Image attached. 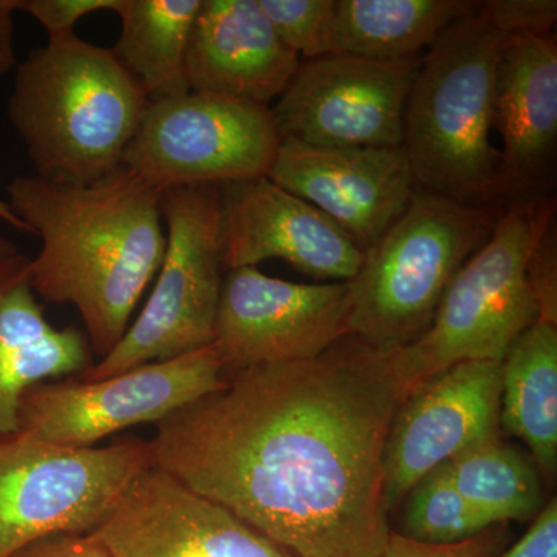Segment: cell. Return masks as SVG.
I'll return each instance as SVG.
<instances>
[{"instance_id":"cell-20","label":"cell","mask_w":557,"mask_h":557,"mask_svg":"<svg viewBox=\"0 0 557 557\" xmlns=\"http://www.w3.org/2000/svg\"><path fill=\"white\" fill-rule=\"evenodd\" d=\"M498 429L522 440L541 478L557 475V322L537 319L502 361Z\"/></svg>"},{"instance_id":"cell-30","label":"cell","mask_w":557,"mask_h":557,"mask_svg":"<svg viewBox=\"0 0 557 557\" xmlns=\"http://www.w3.org/2000/svg\"><path fill=\"white\" fill-rule=\"evenodd\" d=\"M496 557H557V504L548 502L516 544Z\"/></svg>"},{"instance_id":"cell-29","label":"cell","mask_w":557,"mask_h":557,"mask_svg":"<svg viewBox=\"0 0 557 557\" xmlns=\"http://www.w3.org/2000/svg\"><path fill=\"white\" fill-rule=\"evenodd\" d=\"M555 219L539 237L527 273L539 307V319L557 322V263Z\"/></svg>"},{"instance_id":"cell-21","label":"cell","mask_w":557,"mask_h":557,"mask_svg":"<svg viewBox=\"0 0 557 557\" xmlns=\"http://www.w3.org/2000/svg\"><path fill=\"white\" fill-rule=\"evenodd\" d=\"M480 5L468 0H336L333 54L420 58L446 28Z\"/></svg>"},{"instance_id":"cell-23","label":"cell","mask_w":557,"mask_h":557,"mask_svg":"<svg viewBox=\"0 0 557 557\" xmlns=\"http://www.w3.org/2000/svg\"><path fill=\"white\" fill-rule=\"evenodd\" d=\"M442 467L491 525L533 520L544 508L541 472L533 458L500 434L480 440Z\"/></svg>"},{"instance_id":"cell-3","label":"cell","mask_w":557,"mask_h":557,"mask_svg":"<svg viewBox=\"0 0 557 557\" xmlns=\"http://www.w3.org/2000/svg\"><path fill=\"white\" fill-rule=\"evenodd\" d=\"M149 102L112 49L75 33L16 65L9 120L35 175L89 183L123 166Z\"/></svg>"},{"instance_id":"cell-11","label":"cell","mask_w":557,"mask_h":557,"mask_svg":"<svg viewBox=\"0 0 557 557\" xmlns=\"http://www.w3.org/2000/svg\"><path fill=\"white\" fill-rule=\"evenodd\" d=\"M420 62L344 53L300 61L270 108L278 138L319 148H399Z\"/></svg>"},{"instance_id":"cell-31","label":"cell","mask_w":557,"mask_h":557,"mask_svg":"<svg viewBox=\"0 0 557 557\" xmlns=\"http://www.w3.org/2000/svg\"><path fill=\"white\" fill-rule=\"evenodd\" d=\"M11 557H110L91 533H60L39 539Z\"/></svg>"},{"instance_id":"cell-33","label":"cell","mask_w":557,"mask_h":557,"mask_svg":"<svg viewBox=\"0 0 557 557\" xmlns=\"http://www.w3.org/2000/svg\"><path fill=\"white\" fill-rule=\"evenodd\" d=\"M28 260L30 258L3 231V222L0 220V284L24 274L28 269Z\"/></svg>"},{"instance_id":"cell-13","label":"cell","mask_w":557,"mask_h":557,"mask_svg":"<svg viewBox=\"0 0 557 557\" xmlns=\"http://www.w3.org/2000/svg\"><path fill=\"white\" fill-rule=\"evenodd\" d=\"M500 373L502 362H460L406 395L384 445L388 515L429 472L480 440L500 434Z\"/></svg>"},{"instance_id":"cell-7","label":"cell","mask_w":557,"mask_h":557,"mask_svg":"<svg viewBox=\"0 0 557 557\" xmlns=\"http://www.w3.org/2000/svg\"><path fill=\"white\" fill-rule=\"evenodd\" d=\"M161 218L166 248L149 299L113 350L78 379H106L214 341L225 276L220 186L164 190Z\"/></svg>"},{"instance_id":"cell-16","label":"cell","mask_w":557,"mask_h":557,"mask_svg":"<svg viewBox=\"0 0 557 557\" xmlns=\"http://www.w3.org/2000/svg\"><path fill=\"white\" fill-rule=\"evenodd\" d=\"M222 244L225 271L281 259L314 278L350 282L364 251L324 212L269 177L225 183Z\"/></svg>"},{"instance_id":"cell-2","label":"cell","mask_w":557,"mask_h":557,"mask_svg":"<svg viewBox=\"0 0 557 557\" xmlns=\"http://www.w3.org/2000/svg\"><path fill=\"white\" fill-rule=\"evenodd\" d=\"M161 194L126 166L89 183L17 175L7 203L38 237L28 260L35 295L78 311L91 351L104 358L156 281L166 231Z\"/></svg>"},{"instance_id":"cell-1","label":"cell","mask_w":557,"mask_h":557,"mask_svg":"<svg viewBox=\"0 0 557 557\" xmlns=\"http://www.w3.org/2000/svg\"><path fill=\"white\" fill-rule=\"evenodd\" d=\"M406 395L391 351L346 336L172 413L149 440L153 467L295 557H379L384 445Z\"/></svg>"},{"instance_id":"cell-9","label":"cell","mask_w":557,"mask_h":557,"mask_svg":"<svg viewBox=\"0 0 557 557\" xmlns=\"http://www.w3.org/2000/svg\"><path fill=\"white\" fill-rule=\"evenodd\" d=\"M278 138L265 106L189 90L150 101L123 166L153 189L269 177Z\"/></svg>"},{"instance_id":"cell-32","label":"cell","mask_w":557,"mask_h":557,"mask_svg":"<svg viewBox=\"0 0 557 557\" xmlns=\"http://www.w3.org/2000/svg\"><path fill=\"white\" fill-rule=\"evenodd\" d=\"M14 0H0V78L16 67L14 47Z\"/></svg>"},{"instance_id":"cell-8","label":"cell","mask_w":557,"mask_h":557,"mask_svg":"<svg viewBox=\"0 0 557 557\" xmlns=\"http://www.w3.org/2000/svg\"><path fill=\"white\" fill-rule=\"evenodd\" d=\"M150 467V442L137 437L73 449L0 435V557L51 534L94 533Z\"/></svg>"},{"instance_id":"cell-28","label":"cell","mask_w":557,"mask_h":557,"mask_svg":"<svg viewBox=\"0 0 557 557\" xmlns=\"http://www.w3.org/2000/svg\"><path fill=\"white\" fill-rule=\"evenodd\" d=\"M121 0H14V10L30 14L49 39L75 35L76 24L97 11L116 13Z\"/></svg>"},{"instance_id":"cell-25","label":"cell","mask_w":557,"mask_h":557,"mask_svg":"<svg viewBox=\"0 0 557 557\" xmlns=\"http://www.w3.org/2000/svg\"><path fill=\"white\" fill-rule=\"evenodd\" d=\"M274 32L299 58L333 54L336 0H259Z\"/></svg>"},{"instance_id":"cell-27","label":"cell","mask_w":557,"mask_h":557,"mask_svg":"<svg viewBox=\"0 0 557 557\" xmlns=\"http://www.w3.org/2000/svg\"><path fill=\"white\" fill-rule=\"evenodd\" d=\"M483 10L505 36L555 33L556 0H491L483 2Z\"/></svg>"},{"instance_id":"cell-17","label":"cell","mask_w":557,"mask_h":557,"mask_svg":"<svg viewBox=\"0 0 557 557\" xmlns=\"http://www.w3.org/2000/svg\"><path fill=\"white\" fill-rule=\"evenodd\" d=\"M300 58L282 42L259 0H203L186 54L189 90L270 108Z\"/></svg>"},{"instance_id":"cell-26","label":"cell","mask_w":557,"mask_h":557,"mask_svg":"<svg viewBox=\"0 0 557 557\" xmlns=\"http://www.w3.org/2000/svg\"><path fill=\"white\" fill-rule=\"evenodd\" d=\"M509 523L491 527L456 544H429L391 531L379 557H496L509 547Z\"/></svg>"},{"instance_id":"cell-15","label":"cell","mask_w":557,"mask_h":557,"mask_svg":"<svg viewBox=\"0 0 557 557\" xmlns=\"http://www.w3.org/2000/svg\"><path fill=\"white\" fill-rule=\"evenodd\" d=\"M271 182L317 207L362 251L408 208L417 185L399 148H319L282 139Z\"/></svg>"},{"instance_id":"cell-19","label":"cell","mask_w":557,"mask_h":557,"mask_svg":"<svg viewBox=\"0 0 557 557\" xmlns=\"http://www.w3.org/2000/svg\"><path fill=\"white\" fill-rule=\"evenodd\" d=\"M94 364L84 330L50 324L27 271L0 284V435L20 431L28 388L79 376Z\"/></svg>"},{"instance_id":"cell-24","label":"cell","mask_w":557,"mask_h":557,"mask_svg":"<svg viewBox=\"0 0 557 557\" xmlns=\"http://www.w3.org/2000/svg\"><path fill=\"white\" fill-rule=\"evenodd\" d=\"M397 533L429 544H456L490 530V520L458 493L443 467L424 475L403 500Z\"/></svg>"},{"instance_id":"cell-34","label":"cell","mask_w":557,"mask_h":557,"mask_svg":"<svg viewBox=\"0 0 557 557\" xmlns=\"http://www.w3.org/2000/svg\"><path fill=\"white\" fill-rule=\"evenodd\" d=\"M0 220H2L3 225L10 226V228L21 231V233H28L24 223L11 212L9 203L2 199H0Z\"/></svg>"},{"instance_id":"cell-10","label":"cell","mask_w":557,"mask_h":557,"mask_svg":"<svg viewBox=\"0 0 557 557\" xmlns=\"http://www.w3.org/2000/svg\"><path fill=\"white\" fill-rule=\"evenodd\" d=\"M225 383L212 344L101 380L44 381L25 392L17 432L62 448H95L124 429L157 426Z\"/></svg>"},{"instance_id":"cell-22","label":"cell","mask_w":557,"mask_h":557,"mask_svg":"<svg viewBox=\"0 0 557 557\" xmlns=\"http://www.w3.org/2000/svg\"><path fill=\"white\" fill-rule=\"evenodd\" d=\"M203 0H121L120 38L113 53L148 94L149 101L189 91L186 54Z\"/></svg>"},{"instance_id":"cell-14","label":"cell","mask_w":557,"mask_h":557,"mask_svg":"<svg viewBox=\"0 0 557 557\" xmlns=\"http://www.w3.org/2000/svg\"><path fill=\"white\" fill-rule=\"evenodd\" d=\"M91 534L110 557H295L156 467L132 482Z\"/></svg>"},{"instance_id":"cell-5","label":"cell","mask_w":557,"mask_h":557,"mask_svg":"<svg viewBox=\"0 0 557 557\" xmlns=\"http://www.w3.org/2000/svg\"><path fill=\"white\" fill-rule=\"evenodd\" d=\"M497 218L493 205L461 203L417 188L348 282V336L381 350L420 338L458 271L490 239Z\"/></svg>"},{"instance_id":"cell-4","label":"cell","mask_w":557,"mask_h":557,"mask_svg":"<svg viewBox=\"0 0 557 557\" xmlns=\"http://www.w3.org/2000/svg\"><path fill=\"white\" fill-rule=\"evenodd\" d=\"M505 40L482 2L421 57L403 126L417 188L480 207L504 196L500 152L491 132Z\"/></svg>"},{"instance_id":"cell-6","label":"cell","mask_w":557,"mask_h":557,"mask_svg":"<svg viewBox=\"0 0 557 557\" xmlns=\"http://www.w3.org/2000/svg\"><path fill=\"white\" fill-rule=\"evenodd\" d=\"M555 205L520 197L498 214L493 233L461 267L434 321L409 346L391 357L408 394L443 370L467 361L502 362L539 319L528 281V260Z\"/></svg>"},{"instance_id":"cell-12","label":"cell","mask_w":557,"mask_h":557,"mask_svg":"<svg viewBox=\"0 0 557 557\" xmlns=\"http://www.w3.org/2000/svg\"><path fill=\"white\" fill-rule=\"evenodd\" d=\"M348 282L295 284L258 267L225 271L212 346L223 373L306 361L346 338Z\"/></svg>"},{"instance_id":"cell-18","label":"cell","mask_w":557,"mask_h":557,"mask_svg":"<svg viewBox=\"0 0 557 557\" xmlns=\"http://www.w3.org/2000/svg\"><path fill=\"white\" fill-rule=\"evenodd\" d=\"M494 129L505 194L537 188L557 143V39L549 35L507 36L494 91Z\"/></svg>"}]
</instances>
